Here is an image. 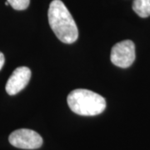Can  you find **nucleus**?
<instances>
[{
    "mask_svg": "<svg viewBox=\"0 0 150 150\" xmlns=\"http://www.w3.org/2000/svg\"><path fill=\"white\" fill-rule=\"evenodd\" d=\"M48 17L50 27L61 42L73 43L78 39L79 30L76 23L61 0L51 2Z\"/></svg>",
    "mask_w": 150,
    "mask_h": 150,
    "instance_id": "nucleus-1",
    "label": "nucleus"
},
{
    "mask_svg": "<svg viewBox=\"0 0 150 150\" xmlns=\"http://www.w3.org/2000/svg\"><path fill=\"white\" fill-rule=\"evenodd\" d=\"M70 109L82 116H95L106 108V100L101 95L88 89H75L67 98Z\"/></svg>",
    "mask_w": 150,
    "mask_h": 150,
    "instance_id": "nucleus-2",
    "label": "nucleus"
},
{
    "mask_svg": "<svg viewBox=\"0 0 150 150\" xmlns=\"http://www.w3.org/2000/svg\"><path fill=\"white\" fill-rule=\"evenodd\" d=\"M9 5L15 10L26 9L30 3V0H7Z\"/></svg>",
    "mask_w": 150,
    "mask_h": 150,
    "instance_id": "nucleus-7",
    "label": "nucleus"
},
{
    "mask_svg": "<svg viewBox=\"0 0 150 150\" xmlns=\"http://www.w3.org/2000/svg\"><path fill=\"white\" fill-rule=\"evenodd\" d=\"M111 62L120 68H129L135 60V46L131 40L116 43L111 50Z\"/></svg>",
    "mask_w": 150,
    "mask_h": 150,
    "instance_id": "nucleus-4",
    "label": "nucleus"
},
{
    "mask_svg": "<svg viewBox=\"0 0 150 150\" xmlns=\"http://www.w3.org/2000/svg\"><path fill=\"white\" fill-rule=\"evenodd\" d=\"M11 144L22 149H36L43 144V139L37 132L31 129H21L13 131L9 135Z\"/></svg>",
    "mask_w": 150,
    "mask_h": 150,
    "instance_id": "nucleus-3",
    "label": "nucleus"
},
{
    "mask_svg": "<svg viewBox=\"0 0 150 150\" xmlns=\"http://www.w3.org/2000/svg\"><path fill=\"white\" fill-rule=\"evenodd\" d=\"M133 9L141 18L150 16V0H134Z\"/></svg>",
    "mask_w": 150,
    "mask_h": 150,
    "instance_id": "nucleus-6",
    "label": "nucleus"
},
{
    "mask_svg": "<svg viewBox=\"0 0 150 150\" xmlns=\"http://www.w3.org/2000/svg\"><path fill=\"white\" fill-rule=\"evenodd\" d=\"M5 63V58H4V55L3 53L0 52V70L2 69V68L4 67Z\"/></svg>",
    "mask_w": 150,
    "mask_h": 150,
    "instance_id": "nucleus-8",
    "label": "nucleus"
},
{
    "mask_svg": "<svg viewBox=\"0 0 150 150\" xmlns=\"http://www.w3.org/2000/svg\"><path fill=\"white\" fill-rule=\"evenodd\" d=\"M31 79V70L28 67H18L11 74L5 86L9 95H15L28 85Z\"/></svg>",
    "mask_w": 150,
    "mask_h": 150,
    "instance_id": "nucleus-5",
    "label": "nucleus"
}]
</instances>
